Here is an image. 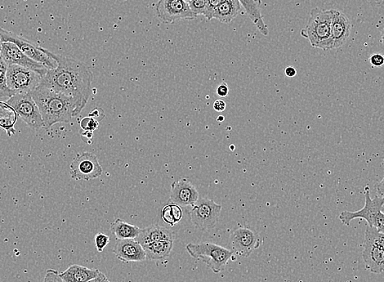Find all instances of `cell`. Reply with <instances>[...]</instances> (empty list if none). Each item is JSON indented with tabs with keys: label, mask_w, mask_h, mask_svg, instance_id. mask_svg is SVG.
<instances>
[{
	"label": "cell",
	"mask_w": 384,
	"mask_h": 282,
	"mask_svg": "<svg viewBox=\"0 0 384 282\" xmlns=\"http://www.w3.org/2000/svg\"><path fill=\"white\" fill-rule=\"evenodd\" d=\"M226 103L224 101L222 100H217L214 102L213 104V109L215 110L217 112H223L226 110Z\"/></svg>",
	"instance_id": "d590c367"
},
{
	"label": "cell",
	"mask_w": 384,
	"mask_h": 282,
	"mask_svg": "<svg viewBox=\"0 0 384 282\" xmlns=\"http://www.w3.org/2000/svg\"><path fill=\"white\" fill-rule=\"evenodd\" d=\"M88 117L95 119L97 122H100V121L105 118V112L101 108H96L88 114Z\"/></svg>",
	"instance_id": "836d02e7"
},
{
	"label": "cell",
	"mask_w": 384,
	"mask_h": 282,
	"mask_svg": "<svg viewBox=\"0 0 384 282\" xmlns=\"http://www.w3.org/2000/svg\"><path fill=\"white\" fill-rule=\"evenodd\" d=\"M173 248V241H159L146 244L144 248L146 261H162L171 254Z\"/></svg>",
	"instance_id": "44dd1931"
},
{
	"label": "cell",
	"mask_w": 384,
	"mask_h": 282,
	"mask_svg": "<svg viewBox=\"0 0 384 282\" xmlns=\"http://www.w3.org/2000/svg\"><path fill=\"white\" fill-rule=\"evenodd\" d=\"M155 10L156 14L165 24L180 20H194L198 17L184 0H159Z\"/></svg>",
	"instance_id": "30bf717a"
},
{
	"label": "cell",
	"mask_w": 384,
	"mask_h": 282,
	"mask_svg": "<svg viewBox=\"0 0 384 282\" xmlns=\"http://www.w3.org/2000/svg\"><path fill=\"white\" fill-rule=\"evenodd\" d=\"M332 10H323L315 8L311 10L309 20L301 35L309 40L311 46L327 51L328 42L332 34Z\"/></svg>",
	"instance_id": "3957f363"
},
{
	"label": "cell",
	"mask_w": 384,
	"mask_h": 282,
	"mask_svg": "<svg viewBox=\"0 0 384 282\" xmlns=\"http://www.w3.org/2000/svg\"><path fill=\"white\" fill-rule=\"evenodd\" d=\"M111 241L110 236L102 232H98L95 236V243L98 252H102Z\"/></svg>",
	"instance_id": "f1b7e54d"
},
{
	"label": "cell",
	"mask_w": 384,
	"mask_h": 282,
	"mask_svg": "<svg viewBox=\"0 0 384 282\" xmlns=\"http://www.w3.org/2000/svg\"><path fill=\"white\" fill-rule=\"evenodd\" d=\"M44 76L33 70L16 65H8V87L15 94H31L41 83Z\"/></svg>",
	"instance_id": "5b68a950"
},
{
	"label": "cell",
	"mask_w": 384,
	"mask_h": 282,
	"mask_svg": "<svg viewBox=\"0 0 384 282\" xmlns=\"http://www.w3.org/2000/svg\"><path fill=\"white\" fill-rule=\"evenodd\" d=\"M375 190H376L378 195L384 199V177L381 182L375 185Z\"/></svg>",
	"instance_id": "8d00e7d4"
},
{
	"label": "cell",
	"mask_w": 384,
	"mask_h": 282,
	"mask_svg": "<svg viewBox=\"0 0 384 282\" xmlns=\"http://www.w3.org/2000/svg\"><path fill=\"white\" fill-rule=\"evenodd\" d=\"M17 119L16 111L3 101H0V128L6 130L8 137L15 135V128Z\"/></svg>",
	"instance_id": "cb8c5ba5"
},
{
	"label": "cell",
	"mask_w": 384,
	"mask_h": 282,
	"mask_svg": "<svg viewBox=\"0 0 384 282\" xmlns=\"http://www.w3.org/2000/svg\"><path fill=\"white\" fill-rule=\"evenodd\" d=\"M184 1H186V2L187 1V3H189V2L191 1V0H184Z\"/></svg>",
	"instance_id": "f6af8a7d"
},
{
	"label": "cell",
	"mask_w": 384,
	"mask_h": 282,
	"mask_svg": "<svg viewBox=\"0 0 384 282\" xmlns=\"http://www.w3.org/2000/svg\"><path fill=\"white\" fill-rule=\"evenodd\" d=\"M99 270L73 264L68 270L59 273L65 282H88L95 279Z\"/></svg>",
	"instance_id": "ffe728a7"
},
{
	"label": "cell",
	"mask_w": 384,
	"mask_h": 282,
	"mask_svg": "<svg viewBox=\"0 0 384 282\" xmlns=\"http://www.w3.org/2000/svg\"><path fill=\"white\" fill-rule=\"evenodd\" d=\"M223 120H224V117H223V116H220V117L218 118V122H223Z\"/></svg>",
	"instance_id": "b9f144b4"
},
{
	"label": "cell",
	"mask_w": 384,
	"mask_h": 282,
	"mask_svg": "<svg viewBox=\"0 0 384 282\" xmlns=\"http://www.w3.org/2000/svg\"><path fill=\"white\" fill-rule=\"evenodd\" d=\"M365 207L357 212H343L339 214V219L343 225L349 226L351 221L356 219H363L367 222V225L374 228L376 226L379 219L383 216L382 208L384 205V199L378 195L372 199L370 197L369 187L365 186Z\"/></svg>",
	"instance_id": "8992f818"
},
{
	"label": "cell",
	"mask_w": 384,
	"mask_h": 282,
	"mask_svg": "<svg viewBox=\"0 0 384 282\" xmlns=\"http://www.w3.org/2000/svg\"><path fill=\"white\" fill-rule=\"evenodd\" d=\"M262 243L260 236L248 228H238L231 232L229 245L232 252L242 258H247Z\"/></svg>",
	"instance_id": "8fae6325"
},
{
	"label": "cell",
	"mask_w": 384,
	"mask_h": 282,
	"mask_svg": "<svg viewBox=\"0 0 384 282\" xmlns=\"http://www.w3.org/2000/svg\"><path fill=\"white\" fill-rule=\"evenodd\" d=\"M198 199V190L187 179H180L172 183L171 192L172 203L186 207L189 205H193Z\"/></svg>",
	"instance_id": "2e32d148"
},
{
	"label": "cell",
	"mask_w": 384,
	"mask_h": 282,
	"mask_svg": "<svg viewBox=\"0 0 384 282\" xmlns=\"http://www.w3.org/2000/svg\"><path fill=\"white\" fill-rule=\"evenodd\" d=\"M1 55L8 65H16L25 68H28L41 73L44 76L46 74L48 69L39 62L30 59L24 54L16 44L10 42L2 43Z\"/></svg>",
	"instance_id": "5bb4252c"
},
{
	"label": "cell",
	"mask_w": 384,
	"mask_h": 282,
	"mask_svg": "<svg viewBox=\"0 0 384 282\" xmlns=\"http://www.w3.org/2000/svg\"><path fill=\"white\" fill-rule=\"evenodd\" d=\"M369 62L374 66H383L384 65V56L379 54V53H375V54L370 56Z\"/></svg>",
	"instance_id": "d6a6232c"
},
{
	"label": "cell",
	"mask_w": 384,
	"mask_h": 282,
	"mask_svg": "<svg viewBox=\"0 0 384 282\" xmlns=\"http://www.w3.org/2000/svg\"><path fill=\"white\" fill-rule=\"evenodd\" d=\"M0 37H1L3 43L10 42L16 44L24 54L30 57V59L42 64L48 70H55L57 68V61L48 56L44 52L43 48L2 28H0Z\"/></svg>",
	"instance_id": "ba28073f"
},
{
	"label": "cell",
	"mask_w": 384,
	"mask_h": 282,
	"mask_svg": "<svg viewBox=\"0 0 384 282\" xmlns=\"http://www.w3.org/2000/svg\"><path fill=\"white\" fill-rule=\"evenodd\" d=\"M363 252L366 270L375 274L384 273V250L367 239L364 240Z\"/></svg>",
	"instance_id": "e0dca14e"
},
{
	"label": "cell",
	"mask_w": 384,
	"mask_h": 282,
	"mask_svg": "<svg viewBox=\"0 0 384 282\" xmlns=\"http://www.w3.org/2000/svg\"><path fill=\"white\" fill-rule=\"evenodd\" d=\"M187 252L192 258L202 259L214 273H220L227 266L233 252L214 243H189L186 246Z\"/></svg>",
	"instance_id": "277c9868"
},
{
	"label": "cell",
	"mask_w": 384,
	"mask_h": 282,
	"mask_svg": "<svg viewBox=\"0 0 384 282\" xmlns=\"http://www.w3.org/2000/svg\"><path fill=\"white\" fill-rule=\"evenodd\" d=\"M111 231L117 240L136 239L142 231L140 228L116 219L111 225Z\"/></svg>",
	"instance_id": "603a6c76"
},
{
	"label": "cell",
	"mask_w": 384,
	"mask_h": 282,
	"mask_svg": "<svg viewBox=\"0 0 384 282\" xmlns=\"http://www.w3.org/2000/svg\"><path fill=\"white\" fill-rule=\"evenodd\" d=\"M216 92L218 96H220L221 97H227V96H229V86H227V83H223L217 88Z\"/></svg>",
	"instance_id": "e575fe53"
},
{
	"label": "cell",
	"mask_w": 384,
	"mask_h": 282,
	"mask_svg": "<svg viewBox=\"0 0 384 282\" xmlns=\"http://www.w3.org/2000/svg\"><path fill=\"white\" fill-rule=\"evenodd\" d=\"M332 34L328 42L327 51L341 48L350 37L352 23L340 10H332Z\"/></svg>",
	"instance_id": "4fadbf2b"
},
{
	"label": "cell",
	"mask_w": 384,
	"mask_h": 282,
	"mask_svg": "<svg viewBox=\"0 0 384 282\" xmlns=\"http://www.w3.org/2000/svg\"><path fill=\"white\" fill-rule=\"evenodd\" d=\"M191 10L195 15H204L207 17L209 13V0H191L189 2Z\"/></svg>",
	"instance_id": "83f0119b"
},
{
	"label": "cell",
	"mask_w": 384,
	"mask_h": 282,
	"mask_svg": "<svg viewBox=\"0 0 384 282\" xmlns=\"http://www.w3.org/2000/svg\"><path fill=\"white\" fill-rule=\"evenodd\" d=\"M370 6L378 15L384 17V0H369Z\"/></svg>",
	"instance_id": "1f68e13d"
},
{
	"label": "cell",
	"mask_w": 384,
	"mask_h": 282,
	"mask_svg": "<svg viewBox=\"0 0 384 282\" xmlns=\"http://www.w3.org/2000/svg\"><path fill=\"white\" fill-rule=\"evenodd\" d=\"M222 205L208 199H200L191 210L190 217L193 225L203 231L215 226L220 217Z\"/></svg>",
	"instance_id": "9c48e42d"
},
{
	"label": "cell",
	"mask_w": 384,
	"mask_h": 282,
	"mask_svg": "<svg viewBox=\"0 0 384 282\" xmlns=\"http://www.w3.org/2000/svg\"><path fill=\"white\" fill-rule=\"evenodd\" d=\"M43 282H65L55 270H48Z\"/></svg>",
	"instance_id": "4dcf8cb0"
},
{
	"label": "cell",
	"mask_w": 384,
	"mask_h": 282,
	"mask_svg": "<svg viewBox=\"0 0 384 282\" xmlns=\"http://www.w3.org/2000/svg\"><path fill=\"white\" fill-rule=\"evenodd\" d=\"M2 39H1V37H0V52H1V47H2Z\"/></svg>",
	"instance_id": "7bdbcfd3"
},
{
	"label": "cell",
	"mask_w": 384,
	"mask_h": 282,
	"mask_svg": "<svg viewBox=\"0 0 384 282\" xmlns=\"http://www.w3.org/2000/svg\"><path fill=\"white\" fill-rule=\"evenodd\" d=\"M31 97L39 107L46 130L57 123H70L78 115L77 101L64 94L39 86Z\"/></svg>",
	"instance_id": "7a4b0ae2"
},
{
	"label": "cell",
	"mask_w": 384,
	"mask_h": 282,
	"mask_svg": "<svg viewBox=\"0 0 384 282\" xmlns=\"http://www.w3.org/2000/svg\"><path fill=\"white\" fill-rule=\"evenodd\" d=\"M239 1L260 32L265 37H267L269 34V30L262 19L257 0H239Z\"/></svg>",
	"instance_id": "7402d4cb"
},
{
	"label": "cell",
	"mask_w": 384,
	"mask_h": 282,
	"mask_svg": "<svg viewBox=\"0 0 384 282\" xmlns=\"http://www.w3.org/2000/svg\"><path fill=\"white\" fill-rule=\"evenodd\" d=\"M80 127L84 131L95 132L99 127V122L91 117L84 118L80 122Z\"/></svg>",
	"instance_id": "f546056e"
},
{
	"label": "cell",
	"mask_w": 384,
	"mask_h": 282,
	"mask_svg": "<svg viewBox=\"0 0 384 282\" xmlns=\"http://www.w3.org/2000/svg\"><path fill=\"white\" fill-rule=\"evenodd\" d=\"M381 41L384 46V28L381 30Z\"/></svg>",
	"instance_id": "60d3db41"
},
{
	"label": "cell",
	"mask_w": 384,
	"mask_h": 282,
	"mask_svg": "<svg viewBox=\"0 0 384 282\" xmlns=\"http://www.w3.org/2000/svg\"><path fill=\"white\" fill-rule=\"evenodd\" d=\"M365 239L372 241L384 250V234L379 232L374 228L366 226L365 232Z\"/></svg>",
	"instance_id": "4316f807"
},
{
	"label": "cell",
	"mask_w": 384,
	"mask_h": 282,
	"mask_svg": "<svg viewBox=\"0 0 384 282\" xmlns=\"http://www.w3.org/2000/svg\"><path fill=\"white\" fill-rule=\"evenodd\" d=\"M162 217L168 225H176L182 218V210L180 205L173 203L167 204L162 210Z\"/></svg>",
	"instance_id": "d4e9b609"
},
{
	"label": "cell",
	"mask_w": 384,
	"mask_h": 282,
	"mask_svg": "<svg viewBox=\"0 0 384 282\" xmlns=\"http://www.w3.org/2000/svg\"><path fill=\"white\" fill-rule=\"evenodd\" d=\"M88 282H110V281L107 279V276L104 274V273L99 272L95 279H93Z\"/></svg>",
	"instance_id": "74e56055"
},
{
	"label": "cell",
	"mask_w": 384,
	"mask_h": 282,
	"mask_svg": "<svg viewBox=\"0 0 384 282\" xmlns=\"http://www.w3.org/2000/svg\"><path fill=\"white\" fill-rule=\"evenodd\" d=\"M8 64L0 53V100H8L16 95L7 84Z\"/></svg>",
	"instance_id": "484cf974"
},
{
	"label": "cell",
	"mask_w": 384,
	"mask_h": 282,
	"mask_svg": "<svg viewBox=\"0 0 384 282\" xmlns=\"http://www.w3.org/2000/svg\"><path fill=\"white\" fill-rule=\"evenodd\" d=\"M7 104L30 128L39 130L44 128L42 115L31 94H16L7 101Z\"/></svg>",
	"instance_id": "52a82bcc"
},
{
	"label": "cell",
	"mask_w": 384,
	"mask_h": 282,
	"mask_svg": "<svg viewBox=\"0 0 384 282\" xmlns=\"http://www.w3.org/2000/svg\"><path fill=\"white\" fill-rule=\"evenodd\" d=\"M81 137H82V140L84 141V142H86V143H88V144H90V142H89V141L93 140V132H90V131H84L81 134Z\"/></svg>",
	"instance_id": "f35d334b"
},
{
	"label": "cell",
	"mask_w": 384,
	"mask_h": 282,
	"mask_svg": "<svg viewBox=\"0 0 384 282\" xmlns=\"http://www.w3.org/2000/svg\"><path fill=\"white\" fill-rule=\"evenodd\" d=\"M71 178L75 181H91L100 177L102 168L96 155L83 153L77 157L70 165Z\"/></svg>",
	"instance_id": "7c38bea8"
},
{
	"label": "cell",
	"mask_w": 384,
	"mask_h": 282,
	"mask_svg": "<svg viewBox=\"0 0 384 282\" xmlns=\"http://www.w3.org/2000/svg\"><path fill=\"white\" fill-rule=\"evenodd\" d=\"M241 10L239 0H221L213 13V19L223 24H229L238 16Z\"/></svg>",
	"instance_id": "d6986e66"
},
{
	"label": "cell",
	"mask_w": 384,
	"mask_h": 282,
	"mask_svg": "<svg viewBox=\"0 0 384 282\" xmlns=\"http://www.w3.org/2000/svg\"><path fill=\"white\" fill-rule=\"evenodd\" d=\"M113 253L116 258L124 263L146 261L144 246L136 239L117 240Z\"/></svg>",
	"instance_id": "9a60e30c"
},
{
	"label": "cell",
	"mask_w": 384,
	"mask_h": 282,
	"mask_svg": "<svg viewBox=\"0 0 384 282\" xmlns=\"http://www.w3.org/2000/svg\"><path fill=\"white\" fill-rule=\"evenodd\" d=\"M44 51L57 61V66L55 70H48L39 86L73 97L77 101L79 115L90 97L92 71L73 57L55 54L44 48Z\"/></svg>",
	"instance_id": "6da1fadb"
},
{
	"label": "cell",
	"mask_w": 384,
	"mask_h": 282,
	"mask_svg": "<svg viewBox=\"0 0 384 282\" xmlns=\"http://www.w3.org/2000/svg\"><path fill=\"white\" fill-rule=\"evenodd\" d=\"M234 148H235V147H234L233 145H232V146L231 145V146H230V149L232 150H235Z\"/></svg>",
	"instance_id": "ee69618b"
},
{
	"label": "cell",
	"mask_w": 384,
	"mask_h": 282,
	"mask_svg": "<svg viewBox=\"0 0 384 282\" xmlns=\"http://www.w3.org/2000/svg\"><path fill=\"white\" fill-rule=\"evenodd\" d=\"M285 74L287 75L288 78H294L297 74V70L296 68H294V67L289 66L285 70Z\"/></svg>",
	"instance_id": "ab89813d"
},
{
	"label": "cell",
	"mask_w": 384,
	"mask_h": 282,
	"mask_svg": "<svg viewBox=\"0 0 384 282\" xmlns=\"http://www.w3.org/2000/svg\"><path fill=\"white\" fill-rule=\"evenodd\" d=\"M175 236V232L169 230V228L159 225H151L142 230L136 240L144 246L146 244L155 243V241H174Z\"/></svg>",
	"instance_id": "ac0fdd59"
}]
</instances>
